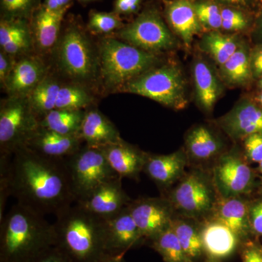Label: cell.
Wrapping results in <instances>:
<instances>
[{"mask_svg": "<svg viewBox=\"0 0 262 262\" xmlns=\"http://www.w3.org/2000/svg\"><path fill=\"white\" fill-rule=\"evenodd\" d=\"M97 45L99 87L106 94L119 93L127 82L160 64L158 55L142 51L113 36L100 37Z\"/></svg>", "mask_w": 262, "mask_h": 262, "instance_id": "5b68a950", "label": "cell"}, {"mask_svg": "<svg viewBox=\"0 0 262 262\" xmlns=\"http://www.w3.org/2000/svg\"><path fill=\"white\" fill-rule=\"evenodd\" d=\"M124 256H125V253L118 255H108L100 262H125Z\"/></svg>", "mask_w": 262, "mask_h": 262, "instance_id": "681fc988", "label": "cell"}, {"mask_svg": "<svg viewBox=\"0 0 262 262\" xmlns=\"http://www.w3.org/2000/svg\"><path fill=\"white\" fill-rule=\"evenodd\" d=\"M127 207L145 241L170 227L177 214L166 196L139 198Z\"/></svg>", "mask_w": 262, "mask_h": 262, "instance_id": "7c38bea8", "label": "cell"}, {"mask_svg": "<svg viewBox=\"0 0 262 262\" xmlns=\"http://www.w3.org/2000/svg\"><path fill=\"white\" fill-rule=\"evenodd\" d=\"M125 26L120 15L114 12H98L92 10L90 12L89 20L86 28L91 34L101 37L110 36L115 34Z\"/></svg>", "mask_w": 262, "mask_h": 262, "instance_id": "836d02e7", "label": "cell"}, {"mask_svg": "<svg viewBox=\"0 0 262 262\" xmlns=\"http://www.w3.org/2000/svg\"><path fill=\"white\" fill-rule=\"evenodd\" d=\"M51 72L50 65L37 53L17 59L5 84L8 96L27 97Z\"/></svg>", "mask_w": 262, "mask_h": 262, "instance_id": "4fadbf2b", "label": "cell"}, {"mask_svg": "<svg viewBox=\"0 0 262 262\" xmlns=\"http://www.w3.org/2000/svg\"><path fill=\"white\" fill-rule=\"evenodd\" d=\"M113 37L148 53L158 55L173 49L177 39L158 10L146 8L131 23L124 26Z\"/></svg>", "mask_w": 262, "mask_h": 262, "instance_id": "30bf717a", "label": "cell"}, {"mask_svg": "<svg viewBox=\"0 0 262 262\" xmlns=\"http://www.w3.org/2000/svg\"><path fill=\"white\" fill-rule=\"evenodd\" d=\"M16 61L15 58L0 50V84L2 89H4Z\"/></svg>", "mask_w": 262, "mask_h": 262, "instance_id": "60d3db41", "label": "cell"}, {"mask_svg": "<svg viewBox=\"0 0 262 262\" xmlns=\"http://www.w3.org/2000/svg\"><path fill=\"white\" fill-rule=\"evenodd\" d=\"M75 1L79 2V3H83V4H87V3H93V2L98 1V0H75Z\"/></svg>", "mask_w": 262, "mask_h": 262, "instance_id": "816d5d0a", "label": "cell"}, {"mask_svg": "<svg viewBox=\"0 0 262 262\" xmlns=\"http://www.w3.org/2000/svg\"><path fill=\"white\" fill-rule=\"evenodd\" d=\"M53 224L17 203L0 221V262H34L54 246Z\"/></svg>", "mask_w": 262, "mask_h": 262, "instance_id": "7a4b0ae2", "label": "cell"}, {"mask_svg": "<svg viewBox=\"0 0 262 262\" xmlns=\"http://www.w3.org/2000/svg\"><path fill=\"white\" fill-rule=\"evenodd\" d=\"M121 179L105 183L83 200L77 202V204L103 220L117 215L132 201L122 188Z\"/></svg>", "mask_w": 262, "mask_h": 262, "instance_id": "2e32d148", "label": "cell"}, {"mask_svg": "<svg viewBox=\"0 0 262 262\" xmlns=\"http://www.w3.org/2000/svg\"><path fill=\"white\" fill-rule=\"evenodd\" d=\"M147 241H149L150 246L159 253L165 262H193L186 255L171 227Z\"/></svg>", "mask_w": 262, "mask_h": 262, "instance_id": "d6a6232c", "label": "cell"}, {"mask_svg": "<svg viewBox=\"0 0 262 262\" xmlns=\"http://www.w3.org/2000/svg\"><path fill=\"white\" fill-rule=\"evenodd\" d=\"M243 262H262V247L254 243H246L243 251Z\"/></svg>", "mask_w": 262, "mask_h": 262, "instance_id": "ee69618b", "label": "cell"}, {"mask_svg": "<svg viewBox=\"0 0 262 262\" xmlns=\"http://www.w3.org/2000/svg\"><path fill=\"white\" fill-rule=\"evenodd\" d=\"M39 126L28 98L8 96L0 105V154L12 156L24 147Z\"/></svg>", "mask_w": 262, "mask_h": 262, "instance_id": "9c48e42d", "label": "cell"}, {"mask_svg": "<svg viewBox=\"0 0 262 262\" xmlns=\"http://www.w3.org/2000/svg\"><path fill=\"white\" fill-rule=\"evenodd\" d=\"M10 193L19 204L43 215L56 216L76 201L65 159H52L26 146L13 155Z\"/></svg>", "mask_w": 262, "mask_h": 262, "instance_id": "6da1fadb", "label": "cell"}, {"mask_svg": "<svg viewBox=\"0 0 262 262\" xmlns=\"http://www.w3.org/2000/svg\"><path fill=\"white\" fill-rule=\"evenodd\" d=\"M142 0H115L114 13L118 15H128L137 13Z\"/></svg>", "mask_w": 262, "mask_h": 262, "instance_id": "b9f144b4", "label": "cell"}, {"mask_svg": "<svg viewBox=\"0 0 262 262\" xmlns=\"http://www.w3.org/2000/svg\"><path fill=\"white\" fill-rule=\"evenodd\" d=\"M94 91L82 84L63 82L60 88L55 110H86L95 106Z\"/></svg>", "mask_w": 262, "mask_h": 262, "instance_id": "1f68e13d", "label": "cell"}, {"mask_svg": "<svg viewBox=\"0 0 262 262\" xmlns=\"http://www.w3.org/2000/svg\"><path fill=\"white\" fill-rule=\"evenodd\" d=\"M11 157V156H10ZM9 156H0V221L4 217L5 204L10 193L11 161Z\"/></svg>", "mask_w": 262, "mask_h": 262, "instance_id": "74e56055", "label": "cell"}, {"mask_svg": "<svg viewBox=\"0 0 262 262\" xmlns=\"http://www.w3.org/2000/svg\"><path fill=\"white\" fill-rule=\"evenodd\" d=\"M63 82L58 75L50 72L47 77L27 96L31 107L39 120L56 108L58 92Z\"/></svg>", "mask_w": 262, "mask_h": 262, "instance_id": "f546056e", "label": "cell"}, {"mask_svg": "<svg viewBox=\"0 0 262 262\" xmlns=\"http://www.w3.org/2000/svg\"><path fill=\"white\" fill-rule=\"evenodd\" d=\"M192 71L198 105L206 113H211L223 92L222 82L211 66L203 60L194 62Z\"/></svg>", "mask_w": 262, "mask_h": 262, "instance_id": "484cf974", "label": "cell"}, {"mask_svg": "<svg viewBox=\"0 0 262 262\" xmlns=\"http://www.w3.org/2000/svg\"><path fill=\"white\" fill-rule=\"evenodd\" d=\"M166 198L177 215L201 222L213 214L220 196L212 174L196 168L184 174Z\"/></svg>", "mask_w": 262, "mask_h": 262, "instance_id": "8992f818", "label": "cell"}, {"mask_svg": "<svg viewBox=\"0 0 262 262\" xmlns=\"http://www.w3.org/2000/svg\"><path fill=\"white\" fill-rule=\"evenodd\" d=\"M249 202L243 196L219 198L211 217L230 229L241 242H248L253 235L248 215Z\"/></svg>", "mask_w": 262, "mask_h": 262, "instance_id": "603a6c76", "label": "cell"}, {"mask_svg": "<svg viewBox=\"0 0 262 262\" xmlns=\"http://www.w3.org/2000/svg\"><path fill=\"white\" fill-rule=\"evenodd\" d=\"M253 35L256 40V44L262 43V8L255 20Z\"/></svg>", "mask_w": 262, "mask_h": 262, "instance_id": "c3c4849f", "label": "cell"}, {"mask_svg": "<svg viewBox=\"0 0 262 262\" xmlns=\"http://www.w3.org/2000/svg\"><path fill=\"white\" fill-rule=\"evenodd\" d=\"M189 159L185 150L179 149L169 155L147 153L144 170L160 190L168 191L185 174Z\"/></svg>", "mask_w": 262, "mask_h": 262, "instance_id": "ac0fdd59", "label": "cell"}, {"mask_svg": "<svg viewBox=\"0 0 262 262\" xmlns=\"http://www.w3.org/2000/svg\"><path fill=\"white\" fill-rule=\"evenodd\" d=\"M127 206L117 215L104 220L106 251L108 255L125 254L128 250L145 241Z\"/></svg>", "mask_w": 262, "mask_h": 262, "instance_id": "e0dca14e", "label": "cell"}, {"mask_svg": "<svg viewBox=\"0 0 262 262\" xmlns=\"http://www.w3.org/2000/svg\"><path fill=\"white\" fill-rule=\"evenodd\" d=\"M85 110H53L39 119V125L65 136H78Z\"/></svg>", "mask_w": 262, "mask_h": 262, "instance_id": "4dcf8cb0", "label": "cell"}, {"mask_svg": "<svg viewBox=\"0 0 262 262\" xmlns=\"http://www.w3.org/2000/svg\"><path fill=\"white\" fill-rule=\"evenodd\" d=\"M82 143L79 136L62 135L39 125L25 146L42 156L64 160L77 152Z\"/></svg>", "mask_w": 262, "mask_h": 262, "instance_id": "ffe728a7", "label": "cell"}, {"mask_svg": "<svg viewBox=\"0 0 262 262\" xmlns=\"http://www.w3.org/2000/svg\"><path fill=\"white\" fill-rule=\"evenodd\" d=\"M196 16L202 26L211 31L222 29V8L218 3L208 0H201L194 3Z\"/></svg>", "mask_w": 262, "mask_h": 262, "instance_id": "d590c367", "label": "cell"}, {"mask_svg": "<svg viewBox=\"0 0 262 262\" xmlns=\"http://www.w3.org/2000/svg\"><path fill=\"white\" fill-rule=\"evenodd\" d=\"M251 50L248 43L242 40L235 53L220 67L222 80L230 86H246L253 80L251 69Z\"/></svg>", "mask_w": 262, "mask_h": 262, "instance_id": "4316f807", "label": "cell"}, {"mask_svg": "<svg viewBox=\"0 0 262 262\" xmlns=\"http://www.w3.org/2000/svg\"><path fill=\"white\" fill-rule=\"evenodd\" d=\"M165 15L175 34L186 46H190L194 36L202 29L194 3L190 0H170L165 3Z\"/></svg>", "mask_w": 262, "mask_h": 262, "instance_id": "cb8c5ba5", "label": "cell"}, {"mask_svg": "<svg viewBox=\"0 0 262 262\" xmlns=\"http://www.w3.org/2000/svg\"><path fill=\"white\" fill-rule=\"evenodd\" d=\"M114 171L120 178L137 180L144 170L147 152L122 139L100 148Z\"/></svg>", "mask_w": 262, "mask_h": 262, "instance_id": "44dd1931", "label": "cell"}, {"mask_svg": "<svg viewBox=\"0 0 262 262\" xmlns=\"http://www.w3.org/2000/svg\"><path fill=\"white\" fill-rule=\"evenodd\" d=\"M55 244L72 262H100L108 256L105 220L78 204L56 215Z\"/></svg>", "mask_w": 262, "mask_h": 262, "instance_id": "277c9868", "label": "cell"}, {"mask_svg": "<svg viewBox=\"0 0 262 262\" xmlns=\"http://www.w3.org/2000/svg\"><path fill=\"white\" fill-rule=\"evenodd\" d=\"M257 81H258V82H257L258 89H259L260 91H262V77H261V78L258 79V80Z\"/></svg>", "mask_w": 262, "mask_h": 262, "instance_id": "f5cc1de1", "label": "cell"}, {"mask_svg": "<svg viewBox=\"0 0 262 262\" xmlns=\"http://www.w3.org/2000/svg\"><path fill=\"white\" fill-rule=\"evenodd\" d=\"M34 262H72L56 246L42 253Z\"/></svg>", "mask_w": 262, "mask_h": 262, "instance_id": "f6af8a7d", "label": "cell"}, {"mask_svg": "<svg viewBox=\"0 0 262 262\" xmlns=\"http://www.w3.org/2000/svg\"><path fill=\"white\" fill-rule=\"evenodd\" d=\"M212 1L218 4L225 5L227 7H231L239 10H248L254 8L259 0H212Z\"/></svg>", "mask_w": 262, "mask_h": 262, "instance_id": "bcb514c9", "label": "cell"}, {"mask_svg": "<svg viewBox=\"0 0 262 262\" xmlns=\"http://www.w3.org/2000/svg\"><path fill=\"white\" fill-rule=\"evenodd\" d=\"M72 1L73 0H45L42 5L48 10L58 11L66 8H70Z\"/></svg>", "mask_w": 262, "mask_h": 262, "instance_id": "7dc6e473", "label": "cell"}, {"mask_svg": "<svg viewBox=\"0 0 262 262\" xmlns=\"http://www.w3.org/2000/svg\"><path fill=\"white\" fill-rule=\"evenodd\" d=\"M250 59L253 80H258L262 77V43L251 48Z\"/></svg>", "mask_w": 262, "mask_h": 262, "instance_id": "7bdbcfd3", "label": "cell"}, {"mask_svg": "<svg viewBox=\"0 0 262 262\" xmlns=\"http://www.w3.org/2000/svg\"><path fill=\"white\" fill-rule=\"evenodd\" d=\"M242 40L235 35L210 31L202 37L199 47L221 67L235 53Z\"/></svg>", "mask_w": 262, "mask_h": 262, "instance_id": "f1b7e54d", "label": "cell"}, {"mask_svg": "<svg viewBox=\"0 0 262 262\" xmlns=\"http://www.w3.org/2000/svg\"><path fill=\"white\" fill-rule=\"evenodd\" d=\"M222 141L205 125L192 127L185 137V151L189 163H203L216 160L223 154Z\"/></svg>", "mask_w": 262, "mask_h": 262, "instance_id": "d4e9b609", "label": "cell"}, {"mask_svg": "<svg viewBox=\"0 0 262 262\" xmlns=\"http://www.w3.org/2000/svg\"><path fill=\"white\" fill-rule=\"evenodd\" d=\"M41 5V0H0L1 18L29 20Z\"/></svg>", "mask_w": 262, "mask_h": 262, "instance_id": "e575fe53", "label": "cell"}, {"mask_svg": "<svg viewBox=\"0 0 262 262\" xmlns=\"http://www.w3.org/2000/svg\"><path fill=\"white\" fill-rule=\"evenodd\" d=\"M70 8L53 11L42 5L33 13L29 20L35 53L43 57L54 49L60 34L66 13Z\"/></svg>", "mask_w": 262, "mask_h": 262, "instance_id": "9a60e30c", "label": "cell"}, {"mask_svg": "<svg viewBox=\"0 0 262 262\" xmlns=\"http://www.w3.org/2000/svg\"><path fill=\"white\" fill-rule=\"evenodd\" d=\"M254 101L262 107V91H260V92L256 95V97L254 98Z\"/></svg>", "mask_w": 262, "mask_h": 262, "instance_id": "f907efd6", "label": "cell"}, {"mask_svg": "<svg viewBox=\"0 0 262 262\" xmlns=\"http://www.w3.org/2000/svg\"><path fill=\"white\" fill-rule=\"evenodd\" d=\"M65 163L76 202L82 201L105 183L120 178L100 148L84 144L66 158Z\"/></svg>", "mask_w": 262, "mask_h": 262, "instance_id": "ba28073f", "label": "cell"}, {"mask_svg": "<svg viewBox=\"0 0 262 262\" xmlns=\"http://www.w3.org/2000/svg\"><path fill=\"white\" fill-rule=\"evenodd\" d=\"M56 75L68 82L95 91L99 87L100 61L97 42L78 18L63 21L51 54Z\"/></svg>", "mask_w": 262, "mask_h": 262, "instance_id": "3957f363", "label": "cell"}, {"mask_svg": "<svg viewBox=\"0 0 262 262\" xmlns=\"http://www.w3.org/2000/svg\"><path fill=\"white\" fill-rule=\"evenodd\" d=\"M225 134L235 141L262 133V107L254 100L244 98L216 120Z\"/></svg>", "mask_w": 262, "mask_h": 262, "instance_id": "5bb4252c", "label": "cell"}, {"mask_svg": "<svg viewBox=\"0 0 262 262\" xmlns=\"http://www.w3.org/2000/svg\"><path fill=\"white\" fill-rule=\"evenodd\" d=\"M82 142L101 148L122 140L117 127L96 106L87 108L78 134Z\"/></svg>", "mask_w": 262, "mask_h": 262, "instance_id": "7402d4cb", "label": "cell"}, {"mask_svg": "<svg viewBox=\"0 0 262 262\" xmlns=\"http://www.w3.org/2000/svg\"><path fill=\"white\" fill-rule=\"evenodd\" d=\"M248 163L236 150L224 152L215 160L212 177L220 198H237L251 192L255 173Z\"/></svg>", "mask_w": 262, "mask_h": 262, "instance_id": "8fae6325", "label": "cell"}, {"mask_svg": "<svg viewBox=\"0 0 262 262\" xmlns=\"http://www.w3.org/2000/svg\"><path fill=\"white\" fill-rule=\"evenodd\" d=\"M200 227L204 253L210 260L229 257L242 243L230 229L213 217L200 222Z\"/></svg>", "mask_w": 262, "mask_h": 262, "instance_id": "d6986e66", "label": "cell"}, {"mask_svg": "<svg viewBox=\"0 0 262 262\" xmlns=\"http://www.w3.org/2000/svg\"><path fill=\"white\" fill-rule=\"evenodd\" d=\"M208 262H218V261H215V260H211V261H208Z\"/></svg>", "mask_w": 262, "mask_h": 262, "instance_id": "11a10c76", "label": "cell"}, {"mask_svg": "<svg viewBox=\"0 0 262 262\" xmlns=\"http://www.w3.org/2000/svg\"><path fill=\"white\" fill-rule=\"evenodd\" d=\"M248 215L253 235L262 236V198L249 202Z\"/></svg>", "mask_w": 262, "mask_h": 262, "instance_id": "ab89813d", "label": "cell"}, {"mask_svg": "<svg viewBox=\"0 0 262 262\" xmlns=\"http://www.w3.org/2000/svg\"><path fill=\"white\" fill-rule=\"evenodd\" d=\"M258 170L262 173V160L258 163Z\"/></svg>", "mask_w": 262, "mask_h": 262, "instance_id": "db71d44e", "label": "cell"}, {"mask_svg": "<svg viewBox=\"0 0 262 262\" xmlns=\"http://www.w3.org/2000/svg\"><path fill=\"white\" fill-rule=\"evenodd\" d=\"M171 228L177 234L183 250L189 259L194 261L204 253L200 222L176 214Z\"/></svg>", "mask_w": 262, "mask_h": 262, "instance_id": "83f0119b", "label": "cell"}, {"mask_svg": "<svg viewBox=\"0 0 262 262\" xmlns=\"http://www.w3.org/2000/svg\"><path fill=\"white\" fill-rule=\"evenodd\" d=\"M244 141L246 159L248 162L259 163L262 160V133L248 136Z\"/></svg>", "mask_w": 262, "mask_h": 262, "instance_id": "f35d334b", "label": "cell"}, {"mask_svg": "<svg viewBox=\"0 0 262 262\" xmlns=\"http://www.w3.org/2000/svg\"><path fill=\"white\" fill-rule=\"evenodd\" d=\"M119 93L144 96L173 110L187 105L185 78L182 69L173 63L153 67L122 86Z\"/></svg>", "mask_w": 262, "mask_h": 262, "instance_id": "52a82bcc", "label": "cell"}, {"mask_svg": "<svg viewBox=\"0 0 262 262\" xmlns=\"http://www.w3.org/2000/svg\"><path fill=\"white\" fill-rule=\"evenodd\" d=\"M222 29L226 32H243L251 25V20L241 10L225 7L221 10Z\"/></svg>", "mask_w": 262, "mask_h": 262, "instance_id": "8d00e7d4", "label": "cell"}]
</instances>
